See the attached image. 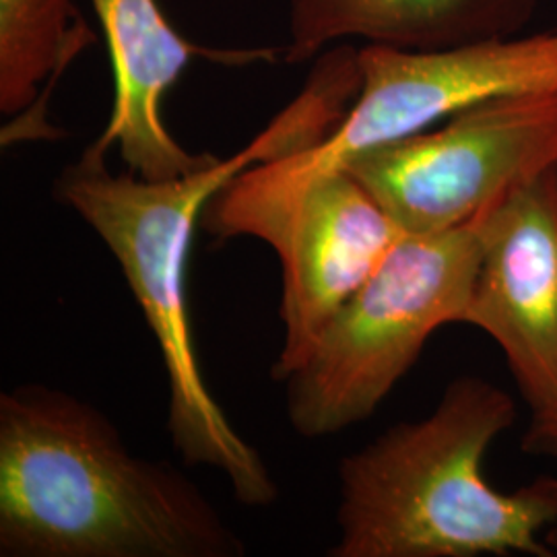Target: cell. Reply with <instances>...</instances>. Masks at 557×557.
Wrapping results in <instances>:
<instances>
[{"instance_id": "obj_1", "label": "cell", "mask_w": 557, "mask_h": 557, "mask_svg": "<svg viewBox=\"0 0 557 557\" xmlns=\"http://www.w3.org/2000/svg\"><path fill=\"white\" fill-rule=\"evenodd\" d=\"M361 85L349 48L320 57L298 98L236 156L193 174L145 180L126 170L112 174L106 160L83 151L54 182L60 205L77 211L119 260L145 314L170 382V436L188 465L223 473L246 506H269L277 483L259 450L239 436L200 374L186 308V262L195 223L207 202L246 170L306 151L326 139Z\"/></svg>"}, {"instance_id": "obj_2", "label": "cell", "mask_w": 557, "mask_h": 557, "mask_svg": "<svg viewBox=\"0 0 557 557\" xmlns=\"http://www.w3.org/2000/svg\"><path fill=\"white\" fill-rule=\"evenodd\" d=\"M0 556L238 557L244 541L96 407L25 384L0 397Z\"/></svg>"}, {"instance_id": "obj_3", "label": "cell", "mask_w": 557, "mask_h": 557, "mask_svg": "<svg viewBox=\"0 0 557 557\" xmlns=\"http://www.w3.org/2000/svg\"><path fill=\"white\" fill-rule=\"evenodd\" d=\"M517 405L490 380H453L428 418L341 460L333 557H554L557 508L541 481L502 494L483 478Z\"/></svg>"}, {"instance_id": "obj_4", "label": "cell", "mask_w": 557, "mask_h": 557, "mask_svg": "<svg viewBox=\"0 0 557 557\" xmlns=\"http://www.w3.org/2000/svg\"><path fill=\"white\" fill-rule=\"evenodd\" d=\"M479 260L475 221L403 234L285 379L287 416L299 436H333L370 418L432 333L465 320Z\"/></svg>"}, {"instance_id": "obj_5", "label": "cell", "mask_w": 557, "mask_h": 557, "mask_svg": "<svg viewBox=\"0 0 557 557\" xmlns=\"http://www.w3.org/2000/svg\"><path fill=\"white\" fill-rule=\"evenodd\" d=\"M359 69L358 98L337 128L306 151L259 163L232 180L207 202L202 230L230 239L239 221L368 149L421 133L479 101L557 89V32L446 50L370 44L359 50Z\"/></svg>"}, {"instance_id": "obj_6", "label": "cell", "mask_w": 557, "mask_h": 557, "mask_svg": "<svg viewBox=\"0 0 557 557\" xmlns=\"http://www.w3.org/2000/svg\"><path fill=\"white\" fill-rule=\"evenodd\" d=\"M557 163V89L479 101L432 133L347 161L349 172L405 234L475 220L518 184Z\"/></svg>"}, {"instance_id": "obj_7", "label": "cell", "mask_w": 557, "mask_h": 557, "mask_svg": "<svg viewBox=\"0 0 557 557\" xmlns=\"http://www.w3.org/2000/svg\"><path fill=\"white\" fill-rule=\"evenodd\" d=\"M405 232L349 172L306 182L239 221L232 238L252 236L283 264V347L273 379L285 382L338 308L376 273Z\"/></svg>"}, {"instance_id": "obj_8", "label": "cell", "mask_w": 557, "mask_h": 557, "mask_svg": "<svg viewBox=\"0 0 557 557\" xmlns=\"http://www.w3.org/2000/svg\"><path fill=\"white\" fill-rule=\"evenodd\" d=\"M481 260L465 320L498 343L518 391L557 405V163L475 218Z\"/></svg>"}, {"instance_id": "obj_9", "label": "cell", "mask_w": 557, "mask_h": 557, "mask_svg": "<svg viewBox=\"0 0 557 557\" xmlns=\"http://www.w3.org/2000/svg\"><path fill=\"white\" fill-rule=\"evenodd\" d=\"M108 40L114 71V106L98 139L85 153L106 160L119 147L126 168L140 178L172 180L220 160L184 149L163 124L161 101L193 59L225 66L275 62L273 48L220 50L184 40L158 0H91Z\"/></svg>"}, {"instance_id": "obj_10", "label": "cell", "mask_w": 557, "mask_h": 557, "mask_svg": "<svg viewBox=\"0 0 557 557\" xmlns=\"http://www.w3.org/2000/svg\"><path fill=\"white\" fill-rule=\"evenodd\" d=\"M539 0H289L285 62L298 64L331 44L363 38L398 50H446L510 38Z\"/></svg>"}, {"instance_id": "obj_11", "label": "cell", "mask_w": 557, "mask_h": 557, "mask_svg": "<svg viewBox=\"0 0 557 557\" xmlns=\"http://www.w3.org/2000/svg\"><path fill=\"white\" fill-rule=\"evenodd\" d=\"M98 38L73 0H0L2 147L62 137L48 100L66 66Z\"/></svg>"}, {"instance_id": "obj_12", "label": "cell", "mask_w": 557, "mask_h": 557, "mask_svg": "<svg viewBox=\"0 0 557 557\" xmlns=\"http://www.w3.org/2000/svg\"><path fill=\"white\" fill-rule=\"evenodd\" d=\"M520 446L527 455L557 458V405L543 413H533Z\"/></svg>"}, {"instance_id": "obj_13", "label": "cell", "mask_w": 557, "mask_h": 557, "mask_svg": "<svg viewBox=\"0 0 557 557\" xmlns=\"http://www.w3.org/2000/svg\"><path fill=\"white\" fill-rule=\"evenodd\" d=\"M539 481H541V485H543V490L547 492V496L552 498V502H554V506L557 508V478H549V475H541L539 478ZM543 539H545V543L549 545V549L554 552L557 556V524H552L547 531H545V535H543Z\"/></svg>"}]
</instances>
